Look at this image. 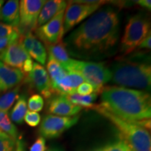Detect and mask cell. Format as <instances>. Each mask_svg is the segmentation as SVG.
<instances>
[{"label": "cell", "mask_w": 151, "mask_h": 151, "mask_svg": "<svg viewBox=\"0 0 151 151\" xmlns=\"http://www.w3.org/2000/svg\"><path fill=\"white\" fill-rule=\"evenodd\" d=\"M118 12L101 7L65 39L68 53L75 58L98 60L114 53L119 39Z\"/></svg>", "instance_id": "cell-1"}, {"label": "cell", "mask_w": 151, "mask_h": 151, "mask_svg": "<svg viewBox=\"0 0 151 151\" xmlns=\"http://www.w3.org/2000/svg\"><path fill=\"white\" fill-rule=\"evenodd\" d=\"M99 106L118 118L139 122L150 120V94L120 86L104 87Z\"/></svg>", "instance_id": "cell-2"}, {"label": "cell", "mask_w": 151, "mask_h": 151, "mask_svg": "<svg viewBox=\"0 0 151 151\" xmlns=\"http://www.w3.org/2000/svg\"><path fill=\"white\" fill-rule=\"evenodd\" d=\"M91 109L107 118L118 129L120 139L130 147L132 151H151V138L148 129L144 127L145 121H127L109 112L99 104Z\"/></svg>", "instance_id": "cell-3"}, {"label": "cell", "mask_w": 151, "mask_h": 151, "mask_svg": "<svg viewBox=\"0 0 151 151\" xmlns=\"http://www.w3.org/2000/svg\"><path fill=\"white\" fill-rule=\"evenodd\" d=\"M110 70L113 83L142 91L150 90L151 66L147 62L122 60L113 64Z\"/></svg>", "instance_id": "cell-4"}, {"label": "cell", "mask_w": 151, "mask_h": 151, "mask_svg": "<svg viewBox=\"0 0 151 151\" xmlns=\"http://www.w3.org/2000/svg\"><path fill=\"white\" fill-rule=\"evenodd\" d=\"M65 71L80 74L86 83L91 85L94 93H101L104 86L111 80L112 73L102 62L71 59Z\"/></svg>", "instance_id": "cell-5"}, {"label": "cell", "mask_w": 151, "mask_h": 151, "mask_svg": "<svg viewBox=\"0 0 151 151\" xmlns=\"http://www.w3.org/2000/svg\"><path fill=\"white\" fill-rule=\"evenodd\" d=\"M150 32V23L146 17L137 14L129 19L122 37L120 51L123 55L131 53Z\"/></svg>", "instance_id": "cell-6"}, {"label": "cell", "mask_w": 151, "mask_h": 151, "mask_svg": "<svg viewBox=\"0 0 151 151\" xmlns=\"http://www.w3.org/2000/svg\"><path fill=\"white\" fill-rule=\"evenodd\" d=\"M106 1H98L95 4H84L78 1H71L67 4L64 16V35L73 27L96 12Z\"/></svg>", "instance_id": "cell-7"}, {"label": "cell", "mask_w": 151, "mask_h": 151, "mask_svg": "<svg viewBox=\"0 0 151 151\" xmlns=\"http://www.w3.org/2000/svg\"><path fill=\"white\" fill-rule=\"evenodd\" d=\"M0 61L9 67L18 69L24 73H29L34 62L19 41H15L0 53Z\"/></svg>", "instance_id": "cell-8"}, {"label": "cell", "mask_w": 151, "mask_h": 151, "mask_svg": "<svg viewBox=\"0 0 151 151\" xmlns=\"http://www.w3.org/2000/svg\"><path fill=\"white\" fill-rule=\"evenodd\" d=\"M80 115L72 117L48 115L43 118L39 127L41 137L46 139H55L61 136L66 130L78 122Z\"/></svg>", "instance_id": "cell-9"}, {"label": "cell", "mask_w": 151, "mask_h": 151, "mask_svg": "<svg viewBox=\"0 0 151 151\" xmlns=\"http://www.w3.org/2000/svg\"><path fill=\"white\" fill-rule=\"evenodd\" d=\"M44 0H22L20 1V23L18 29L21 35L35 31Z\"/></svg>", "instance_id": "cell-10"}, {"label": "cell", "mask_w": 151, "mask_h": 151, "mask_svg": "<svg viewBox=\"0 0 151 151\" xmlns=\"http://www.w3.org/2000/svg\"><path fill=\"white\" fill-rule=\"evenodd\" d=\"M65 12V10L62 11L46 23L36 28L37 38L42 41L45 46L56 44L62 41Z\"/></svg>", "instance_id": "cell-11"}, {"label": "cell", "mask_w": 151, "mask_h": 151, "mask_svg": "<svg viewBox=\"0 0 151 151\" xmlns=\"http://www.w3.org/2000/svg\"><path fill=\"white\" fill-rule=\"evenodd\" d=\"M26 81L29 83L30 86L42 94L45 99H50L55 94L48 73L40 64L34 63L32 69L27 73Z\"/></svg>", "instance_id": "cell-12"}, {"label": "cell", "mask_w": 151, "mask_h": 151, "mask_svg": "<svg viewBox=\"0 0 151 151\" xmlns=\"http://www.w3.org/2000/svg\"><path fill=\"white\" fill-rule=\"evenodd\" d=\"M48 103L47 104V111L54 116L72 117L78 115L82 110V108L78 106L71 104L67 99L65 95L58 94L52 96L48 99Z\"/></svg>", "instance_id": "cell-13"}, {"label": "cell", "mask_w": 151, "mask_h": 151, "mask_svg": "<svg viewBox=\"0 0 151 151\" xmlns=\"http://www.w3.org/2000/svg\"><path fill=\"white\" fill-rule=\"evenodd\" d=\"M19 41L27 52L30 58L37 60L41 65H46L47 51L45 46L32 32L22 34L19 38Z\"/></svg>", "instance_id": "cell-14"}, {"label": "cell", "mask_w": 151, "mask_h": 151, "mask_svg": "<svg viewBox=\"0 0 151 151\" xmlns=\"http://www.w3.org/2000/svg\"><path fill=\"white\" fill-rule=\"evenodd\" d=\"M24 78V74L21 71L0 61V92L13 89L19 86Z\"/></svg>", "instance_id": "cell-15"}, {"label": "cell", "mask_w": 151, "mask_h": 151, "mask_svg": "<svg viewBox=\"0 0 151 151\" xmlns=\"http://www.w3.org/2000/svg\"><path fill=\"white\" fill-rule=\"evenodd\" d=\"M83 82V78L79 73L69 71L63 78L52 86V90L55 94L69 95L76 93L77 88Z\"/></svg>", "instance_id": "cell-16"}, {"label": "cell", "mask_w": 151, "mask_h": 151, "mask_svg": "<svg viewBox=\"0 0 151 151\" xmlns=\"http://www.w3.org/2000/svg\"><path fill=\"white\" fill-rule=\"evenodd\" d=\"M67 1L63 0H49L46 1L41 9L37 20V27H40L50 19L59 14L62 11L66 10L67 6Z\"/></svg>", "instance_id": "cell-17"}, {"label": "cell", "mask_w": 151, "mask_h": 151, "mask_svg": "<svg viewBox=\"0 0 151 151\" xmlns=\"http://www.w3.org/2000/svg\"><path fill=\"white\" fill-rule=\"evenodd\" d=\"M1 20L4 23L18 27L20 23V1L9 0L1 8Z\"/></svg>", "instance_id": "cell-18"}, {"label": "cell", "mask_w": 151, "mask_h": 151, "mask_svg": "<svg viewBox=\"0 0 151 151\" xmlns=\"http://www.w3.org/2000/svg\"><path fill=\"white\" fill-rule=\"evenodd\" d=\"M46 47L48 51V55H51L55 60L59 62L65 70L71 58L69 55L63 40L56 44L48 45L46 46Z\"/></svg>", "instance_id": "cell-19"}, {"label": "cell", "mask_w": 151, "mask_h": 151, "mask_svg": "<svg viewBox=\"0 0 151 151\" xmlns=\"http://www.w3.org/2000/svg\"><path fill=\"white\" fill-rule=\"evenodd\" d=\"M47 69L49 77H50V82H51L52 88L57 83L64 78L67 75V71H66L64 68L57 60L50 55H48V62H47Z\"/></svg>", "instance_id": "cell-20"}, {"label": "cell", "mask_w": 151, "mask_h": 151, "mask_svg": "<svg viewBox=\"0 0 151 151\" xmlns=\"http://www.w3.org/2000/svg\"><path fill=\"white\" fill-rule=\"evenodd\" d=\"M27 111V97L25 94L19 96L15 104L14 107L11 112V120L17 124H22L24 121V118Z\"/></svg>", "instance_id": "cell-21"}, {"label": "cell", "mask_w": 151, "mask_h": 151, "mask_svg": "<svg viewBox=\"0 0 151 151\" xmlns=\"http://www.w3.org/2000/svg\"><path fill=\"white\" fill-rule=\"evenodd\" d=\"M67 99L73 104L81 108L91 109L94 106V101L97 99V94L92 93L88 95H79L77 93L65 95Z\"/></svg>", "instance_id": "cell-22"}, {"label": "cell", "mask_w": 151, "mask_h": 151, "mask_svg": "<svg viewBox=\"0 0 151 151\" xmlns=\"http://www.w3.org/2000/svg\"><path fill=\"white\" fill-rule=\"evenodd\" d=\"M20 88V85H19L0 97V111L8 112V111L20 96L19 95Z\"/></svg>", "instance_id": "cell-23"}, {"label": "cell", "mask_w": 151, "mask_h": 151, "mask_svg": "<svg viewBox=\"0 0 151 151\" xmlns=\"http://www.w3.org/2000/svg\"><path fill=\"white\" fill-rule=\"evenodd\" d=\"M0 131L4 132L16 140L18 139V130L9 118L7 111H0Z\"/></svg>", "instance_id": "cell-24"}, {"label": "cell", "mask_w": 151, "mask_h": 151, "mask_svg": "<svg viewBox=\"0 0 151 151\" xmlns=\"http://www.w3.org/2000/svg\"><path fill=\"white\" fill-rule=\"evenodd\" d=\"M16 140L4 132H0V151H14Z\"/></svg>", "instance_id": "cell-25"}, {"label": "cell", "mask_w": 151, "mask_h": 151, "mask_svg": "<svg viewBox=\"0 0 151 151\" xmlns=\"http://www.w3.org/2000/svg\"><path fill=\"white\" fill-rule=\"evenodd\" d=\"M43 105H44L43 98L38 94H33L28 99L27 107L29 111L38 113L42 110Z\"/></svg>", "instance_id": "cell-26"}, {"label": "cell", "mask_w": 151, "mask_h": 151, "mask_svg": "<svg viewBox=\"0 0 151 151\" xmlns=\"http://www.w3.org/2000/svg\"><path fill=\"white\" fill-rule=\"evenodd\" d=\"M20 35L21 33L18 27H13L4 22H0V38H6Z\"/></svg>", "instance_id": "cell-27"}, {"label": "cell", "mask_w": 151, "mask_h": 151, "mask_svg": "<svg viewBox=\"0 0 151 151\" xmlns=\"http://www.w3.org/2000/svg\"><path fill=\"white\" fill-rule=\"evenodd\" d=\"M104 151H132L130 147L121 139L104 146Z\"/></svg>", "instance_id": "cell-28"}, {"label": "cell", "mask_w": 151, "mask_h": 151, "mask_svg": "<svg viewBox=\"0 0 151 151\" xmlns=\"http://www.w3.org/2000/svg\"><path fill=\"white\" fill-rule=\"evenodd\" d=\"M24 120L30 127H37L41 122V116L39 113L27 110Z\"/></svg>", "instance_id": "cell-29"}, {"label": "cell", "mask_w": 151, "mask_h": 151, "mask_svg": "<svg viewBox=\"0 0 151 151\" xmlns=\"http://www.w3.org/2000/svg\"><path fill=\"white\" fill-rule=\"evenodd\" d=\"M20 35H15L11 36V37H9L0 38V53H1L3 50H4L9 45L14 43L15 41H18L19 38L20 37Z\"/></svg>", "instance_id": "cell-30"}, {"label": "cell", "mask_w": 151, "mask_h": 151, "mask_svg": "<svg viewBox=\"0 0 151 151\" xmlns=\"http://www.w3.org/2000/svg\"><path fill=\"white\" fill-rule=\"evenodd\" d=\"M46 139L42 137H39L31 146L29 151H46Z\"/></svg>", "instance_id": "cell-31"}, {"label": "cell", "mask_w": 151, "mask_h": 151, "mask_svg": "<svg viewBox=\"0 0 151 151\" xmlns=\"http://www.w3.org/2000/svg\"><path fill=\"white\" fill-rule=\"evenodd\" d=\"M93 92L94 89L92 86L86 82L81 83L76 89V93L79 95H88L93 93Z\"/></svg>", "instance_id": "cell-32"}, {"label": "cell", "mask_w": 151, "mask_h": 151, "mask_svg": "<svg viewBox=\"0 0 151 151\" xmlns=\"http://www.w3.org/2000/svg\"><path fill=\"white\" fill-rule=\"evenodd\" d=\"M151 47V35L150 32L147 35V37L145 38L142 41L139 46L137 47L139 49H147V50H150Z\"/></svg>", "instance_id": "cell-33"}, {"label": "cell", "mask_w": 151, "mask_h": 151, "mask_svg": "<svg viewBox=\"0 0 151 151\" xmlns=\"http://www.w3.org/2000/svg\"><path fill=\"white\" fill-rule=\"evenodd\" d=\"M137 3L143 8H145L150 11L151 9V1L150 0H139Z\"/></svg>", "instance_id": "cell-34"}, {"label": "cell", "mask_w": 151, "mask_h": 151, "mask_svg": "<svg viewBox=\"0 0 151 151\" xmlns=\"http://www.w3.org/2000/svg\"><path fill=\"white\" fill-rule=\"evenodd\" d=\"M14 151H25V147H24V143L21 139H17L16 147Z\"/></svg>", "instance_id": "cell-35"}, {"label": "cell", "mask_w": 151, "mask_h": 151, "mask_svg": "<svg viewBox=\"0 0 151 151\" xmlns=\"http://www.w3.org/2000/svg\"><path fill=\"white\" fill-rule=\"evenodd\" d=\"M4 3V1H2V0H0V20H1V8H2V6Z\"/></svg>", "instance_id": "cell-36"}, {"label": "cell", "mask_w": 151, "mask_h": 151, "mask_svg": "<svg viewBox=\"0 0 151 151\" xmlns=\"http://www.w3.org/2000/svg\"><path fill=\"white\" fill-rule=\"evenodd\" d=\"M90 151H104V147H101V148L94 149V150H92Z\"/></svg>", "instance_id": "cell-37"}, {"label": "cell", "mask_w": 151, "mask_h": 151, "mask_svg": "<svg viewBox=\"0 0 151 151\" xmlns=\"http://www.w3.org/2000/svg\"><path fill=\"white\" fill-rule=\"evenodd\" d=\"M47 151H61V150H59V149H58V148H50V149H48Z\"/></svg>", "instance_id": "cell-38"}, {"label": "cell", "mask_w": 151, "mask_h": 151, "mask_svg": "<svg viewBox=\"0 0 151 151\" xmlns=\"http://www.w3.org/2000/svg\"><path fill=\"white\" fill-rule=\"evenodd\" d=\"M0 132H1V131H0Z\"/></svg>", "instance_id": "cell-39"}]
</instances>
